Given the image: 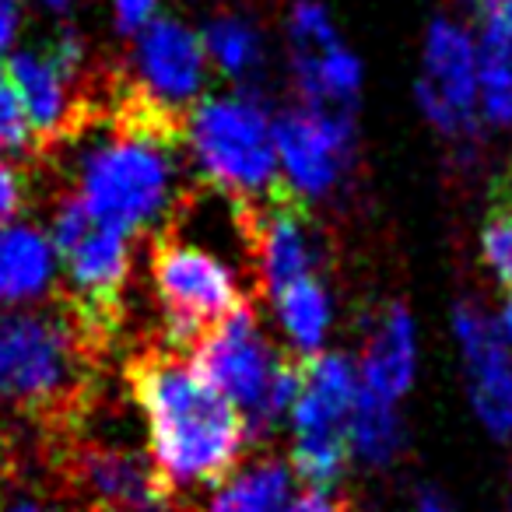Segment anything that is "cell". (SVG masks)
<instances>
[{
    "mask_svg": "<svg viewBox=\"0 0 512 512\" xmlns=\"http://www.w3.org/2000/svg\"><path fill=\"white\" fill-rule=\"evenodd\" d=\"M127 379L148 421L151 460L169 481L172 495L197 488H221L246 453L249 428L183 351L144 348L130 358Z\"/></svg>",
    "mask_w": 512,
    "mask_h": 512,
    "instance_id": "6da1fadb",
    "label": "cell"
},
{
    "mask_svg": "<svg viewBox=\"0 0 512 512\" xmlns=\"http://www.w3.org/2000/svg\"><path fill=\"white\" fill-rule=\"evenodd\" d=\"M186 148V123L165 120L148 109L113 99V113L95 144L78 158L74 197L102 221L130 235L162 232L186 204L179 151Z\"/></svg>",
    "mask_w": 512,
    "mask_h": 512,
    "instance_id": "7a4b0ae2",
    "label": "cell"
},
{
    "mask_svg": "<svg viewBox=\"0 0 512 512\" xmlns=\"http://www.w3.org/2000/svg\"><path fill=\"white\" fill-rule=\"evenodd\" d=\"M99 351L64 299L57 309H0V404L43 418L74 414Z\"/></svg>",
    "mask_w": 512,
    "mask_h": 512,
    "instance_id": "3957f363",
    "label": "cell"
},
{
    "mask_svg": "<svg viewBox=\"0 0 512 512\" xmlns=\"http://www.w3.org/2000/svg\"><path fill=\"white\" fill-rule=\"evenodd\" d=\"M193 369L246 418L249 439H264L281 425L302 386V358L281 355L264 337L249 302L193 348Z\"/></svg>",
    "mask_w": 512,
    "mask_h": 512,
    "instance_id": "277c9868",
    "label": "cell"
},
{
    "mask_svg": "<svg viewBox=\"0 0 512 512\" xmlns=\"http://www.w3.org/2000/svg\"><path fill=\"white\" fill-rule=\"evenodd\" d=\"M186 151L214 190L235 200H267L285 190L274 120L253 95L204 99L186 116Z\"/></svg>",
    "mask_w": 512,
    "mask_h": 512,
    "instance_id": "5b68a950",
    "label": "cell"
},
{
    "mask_svg": "<svg viewBox=\"0 0 512 512\" xmlns=\"http://www.w3.org/2000/svg\"><path fill=\"white\" fill-rule=\"evenodd\" d=\"M50 242L67 278L64 302L102 348L123 316L134 235L113 221L95 218L78 197H64L53 211Z\"/></svg>",
    "mask_w": 512,
    "mask_h": 512,
    "instance_id": "8992f818",
    "label": "cell"
},
{
    "mask_svg": "<svg viewBox=\"0 0 512 512\" xmlns=\"http://www.w3.org/2000/svg\"><path fill=\"white\" fill-rule=\"evenodd\" d=\"M151 285L162 306L165 344L176 351L197 348L218 323L246 306L239 267L218 249L162 228L151 246Z\"/></svg>",
    "mask_w": 512,
    "mask_h": 512,
    "instance_id": "52a82bcc",
    "label": "cell"
},
{
    "mask_svg": "<svg viewBox=\"0 0 512 512\" xmlns=\"http://www.w3.org/2000/svg\"><path fill=\"white\" fill-rule=\"evenodd\" d=\"M4 74L15 85L39 148L71 141L102 116L99 81L88 71L85 43L74 32H60L50 43L11 53Z\"/></svg>",
    "mask_w": 512,
    "mask_h": 512,
    "instance_id": "ba28073f",
    "label": "cell"
},
{
    "mask_svg": "<svg viewBox=\"0 0 512 512\" xmlns=\"http://www.w3.org/2000/svg\"><path fill=\"white\" fill-rule=\"evenodd\" d=\"M207 81L204 39L176 18H151L137 32L134 57L116 74V95L148 113L186 123Z\"/></svg>",
    "mask_w": 512,
    "mask_h": 512,
    "instance_id": "9c48e42d",
    "label": "cell"
},
{
    "mask_svg": "<svg viewBox=\"0 0 512 512\" xmlns=\"http://www.w3.org/2000/svg\"><path fill=\"white\" fill-rule=\"evenodd\" d=\"M274 144L285 190L299 200H316L337 190L355 155V120L299 102L274 120Z\"/></svg>",
    "mask_w": 512,
    "mask_h": 512,
    "instance_id": "30bf717a",
    "label": "cell"
},
{
    "mask_svg": "<svg viewBox=\"0 0 512 512\" xmlns=\"http://www.w3.org/2000/svg\"><path fill=\"white\" fill-rule=\"evenodd\" d=\"M421 113L449 141L470 144L481 130V88H477V46L463 25L432 22L414 85Z\"/></svg>",
    "mask_w": 512,
    "mask_h": 512,
    "instance_id": "8fae6325",
    "label": "cell"
},
{
    "mask_svg": "<svg viewBox=\"0 0 512 512\" xmlns=\"http://www.w3.org/2000/svg\"><path fill=\"white\" fill-rule=\"evenodd\" d=\"M292 71L302 102L334 113H351L362 92V64L341 43L330 11L316 0H295L288 15Z\"/></svg>",
    "mask_w": 512,
    "mask_h": 512,
    "instance_id": "7c38bea8",
    "label": "cell"
},
{
    "mask_svg": "<svg viewBox=\"0 0 512 512\" xmlns=\"http://www.w3.org/2000/svg\"><path fill=\"white\" fill-rule=\"evenodd\" d=\"M74 484L109 512H165L176 495L148 453L113 442H81L71 456Z\"/></svg>",
    "mask_w": 512,
    "mask_h": 512,
    "instance_id": "4fadbf2b",
    "label": "cell"
},
{
    "mask_svg": "<svg viewBox=\"0 0 512 512\" xmlns=\"http://www.w3.org/2000/svg\"><path fill=\"white\" fill-rule=\"evenodd\" d=\"M453 330L467 365V397L495 439L512 435V355L502 327L477 302H460Z\"/></svg>",
    "mask_w": 512,
    "mask_h": 512,
    "instance_id": "5bb4252c",
    "label": "cell"
},
{
    "mask_svg": "<svg viewBox=\"0 0 512 512\" xmlns=\"http://www.w3.org/2000/svg\"><path fill=\"white\" fill-rule=\"evenodd\" d=\"M362 397V376L358 365L344 355H320L302 358V386L292 404V428L295 442H320V446H344L348 442L351 414Z\"/></svg>",
    "mask_w": 512,
    "mask_h": 512,
    "instance_id": "9a60e30c",
    "label": "cell"
},
{
    "mask_svg": "<svg viewBox=\"0 0 512 512\" xmlns=\"http://www.w3.org/2000/svg\"><path fill=\"white\" fill-rule=\"evenodd\" d=\"M418 369V341H414V320L400 302L386 306L365 341V355L358 362L362 390L397 404L414 383Z\"/></svg>",
    "mask_w": 512,
    "mask_h": 512,
    "instance_id": "2e32d148",
    "label": "cell"
},
{
    "mask_svg": "<svg viewBox=\"0 0 512 512\" xmlns=\"http://www.w3.org/2000/svg\"><path fill=\"white\" fill-rule=\"evenodd\" d=\"M57 288V249L39 228L0 225V309L39 306Z\"/></svg>",
    "mask_w": 512,
    "mask_h": 512,
    "instance_id": "e0dca14e",
    "label": "cell"
},
{
    "mask_svg": "<svg viewBox=\"0 0 512 512\" xmlns=\"http://www.w3.org/2000/svg\"><path fill=\"white\" fill-rule=\"evenodd\" d=\"M477 88L484 120L512 127V0L488 8L477 46Z\"/></svg>",
    "mask_w": 512,
    "mask_h": 512,
    "instance_id": "ac0fdd59",
    "label": "cell"
},
{
    "mask_svg": "<svg viewBox=\"0 0 512 512\" xmlns=\"http://www.w3.org/2000/svg\"><path fill=\"white\" fill-rule=\"evenodd\" d=\"M274 302V316H278L281 330L292 341V351L299 358H313L320 355L323 341L330 334V295L323 288V281L316 278H302L292 281L288 288L271 295Z\"/></svg>",
    "mask_w": 512,
    "mask_h": 512,
    "instance_id": "d6986e66",
    "label": "cell"
},
{
    "mask_svg": "<svg viewBox=\"0 0 512 512\" xmlns=\"http://www.w3.org/2000/svg\"><path fill=\"white\" fill-rule=\"evenodd\" d=\"M292 467L281 460H260L228 477L204 512H285L292 502Z\"/></svg>",
    "mask_w": 512,
    "mask_h": 512,
    "instance_id": "ffe728a7",
    "label": "cell"
},
{
    "mask_svg": "<svg viewBox=\"0 0 512 512\" xmlns=\"http://www.w3.org/2000/svg\"><path fill=\"white\" fill-rule=\"evenodd\" d=\"M348 442L351 456L362 460L365 467H386L397 460V453L404 449V421L397 414V404L362 390L355 414H351Z\"/></svg>",
    "mask_w": 512,
    "mask_h": 512,
    "instance_id": "44dd1931",
    "label": "cell"
},
{
    "mask_svg": "<svg viewBox=\"0 0 512 512\" xmlns=\"http://www.w3.org/2000/svg\"><path fill=\"white\" fill-rule=\"evenodd\" d=\"M204 50L207 60L218 67L225 78L249 85L256 81L260 67H264V39L256 32V25L242 15H221L204 29Z\"/></svg>",
    "mask_w": 512,
    "mask_h": 512,
    "instance_id": "7402d4cb",
    "label": "cell"
},
{
    "mask_svg": "<svg viewBox=\"0 0 512 512\" xmlns=\"http://www.w3.org/2000/svg\"><path fill=\"white\" fill-rule=\"evenodd\" d=\"M481 253L491 274L512 292V176L495 193V204L481 232Z\"/></svg>",
    "mask_w": 512,
    "mask_h": 512,
    "instance_id": "603a6c76",
    "label": "cell"
},
{
    "mask_svg": "<svg viewBox=\"0 0 512 512\" xmlns=\"http://www.w3.org/2000/svg\"><path fill=\"white\" fill-rule=\"evenodd\" d=\"M32 148H36V137H32L29 116H25L8 74L0 71V151L4 155H25Z\"/></svg>",
    "mask_w": 512,
    "mask_h": 512,
    "instance_id": "cb8c5ba5",
    "label": "cell"
},
{
    "mask_svg": "<svg viewBox=\"0 0 512 512\" xmlns=\"http://www.w3.org/2000/svg\"><path fill=\"white\" fill-rule=\"evenodd\" d=\"M155 8H158V0H113L116 32H120V36H137V32L155 18Z\"/></svg>",
    "mask_w": 512,
    "mask_h": 512,
    "instance_id": "d4e9b609",
    "label": "cell"
},
{
    "mask_svg": "<svg viewBox=\"0 0 512 512\" xmlns=\"http://www.w3.org/2000/svg\"><path fill=\"white\" fill-rule=\"evenodd\" d=\"M25 204V183L11 162L0 158V225H8Z\"/></svg>",
    "mask_w": 512,
    "mask_h": 512,
    "instance_id": "484cf974",
    "label": "cell"
},
{
    "mask_svg": "<svg viewBox=\"0 0 512 512\" xmlns=\"http://www.w3.org/2000/svg\"><path fill=\"white\" fill-rule=\"evenodd\" d=\"M344 509H348V502L334 498L327 488H309L285 505V512H344Z\"/></svg>",
    "mask_w": 512,
    "mask_h": 512,
    "instance_id": "4316f807",
    "label": "cell"
},
{
    "mask_svg": "<svg viewBox=\"0 0 512 512\" xmlns=\"http://www.w3.org/2000/svg\"><path fill=\"white\" fill-rule=\"evenodd\" d=\"M18 36V15L15 4H0V57L8 53V46L15 43Z\"/></svg>",
    "mask_w": 512,
    "mask_h": 512,
    "instance_id": "83f0119b",
    "label": "cell"
},
{
    "mask_svg": "<svg viewBox=\"0 0 512 512\" xmlns=\"http://www.w3.org/2000/svg\"><path fill=\"white\" fill-rule=\"evenodd\" d=\"M414 512H453L449 498L435 488H421L418 491V502H414Z\"/></svg>",
    "mask_w": 512,
    "mask_h": 512,
    "instance_id": "f1b7e54d",
    "label": "cell"
},
{
    "mask_svg": "<svg viewBox=\"0 0 512 512\" xmlns=\"http://www.w3.org/2000/svg\"><path fill=\"white\" fill-rule=\"evenodd\" d=\"M502 334H505V341H509V348H512V295H509V302H505V309H502Z\"/></svg>",
    "mask_w": 512,
    "mask_h": 512,
    "instance_id": "f546056e",
    "label": "cell"
},
{
    "mask_svg": "<svg viewBox=\"0 0 512 512\" xmlns=\"http://www.w3.org/2000/svg\"><path fill=\"white\" fill-rule=\"evenodd\" d=\"M4 512H50V509H43V505H36V502H15V505H8Z\"/></svg>",
    "mask_w": 512,
    "mask_h": 512,
    "instance_id": "4dcf8cb0",
    "label": "cell"
},
{
    "mask_svg": "<svg viewBox=\"0 0 512 512\" xmlns=\"http://www.w3.org/2000/svg\"><path fill=\"white\" fill-rule=\"evenodd\" d=\"M477 8H498V4H509V0H470Z\"/></svg>",
    "mask_w": 512,
    "mask_h": 512,
    "instance_id": "1f68e13d",
    "label": "cell"
},
{
    "mask_svg": "<svg viewBox=\"0 0 512 512\" xmlns=\"http://www.w3.org/2000/svg\"><path fill=\"white\" fill-rule=\"evenodd\" d=\"M46 4H50V8H57V11H64V8H71L74 0H46Z\"/></svg>",
    "mask_w": 512,
    "mask_h": 512,
    "instance_id": "d6a6232c",
    "label": "cell"
},
{
    "mask_svg": "<svg viewBox=\"0 0 512 512\" xmlns=\"http://www.w3.org/2000/svg\"><path fill=\"white\" fill-rule=\"evenodd\" d=\"M0 4H15V0H0Z\"/></svg>",
    "mask_w": 512,
    "mask_h": 512,
    "instance_id": "836d02e7",
    "label": "cell"
},
{
    "mask_svg": "<svg viewBox=\"0 0 512 512\" xmlns=\"http://www.w3.org/2000/svg\"><path fill=\"white\" fill-rule=\"evenodd\" d=\"M92 512H109V509H92Z\"/></svg>",
    "mask_w": 512,
    "mask_h": 512,
    "instance_id": "e575fe53",
    "label": "cell"
},
{
    "mask_svg": "<svg viewBox=\"0 0 512 512\" xmlns=\"http://www.w3.org/2000/svg\"><path fill=\"white\" fill-rule=\"evenodd\" d=\"M344 512H355V509H351V505H348V509H344Z\"/></svg>",
    "mask_w": 512,
    "mask_h": 512,
    "instance_id": "d590c367",
    "label": "cell"
},
{
    "mask_svg": "<svg viewBox=\"0 0 512 512\" xmlns=\"http://www.w3.org/2000/svg\"><path fill=\"white\" fill-rule=\"evenodd\" d=\"M509 512H512V505H509Z\"/></svg>",
    "mask_w": 512,
    "mask_h": 512,
    "instance_id": "8d00e7d4",
    "label": "cell"
}]
</instances>
